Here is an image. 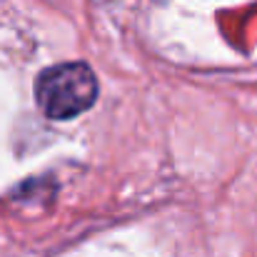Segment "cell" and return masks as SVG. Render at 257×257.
I'll return each instance as SVG.
<instances>
[{"label": "cell", "instance_id": "6da1fadb", "mask_svg": "<svg viewBox=\"0 0 257 257\" xmlns=\"http://www.w3.org/2000/svg\"><path fill=\"white\" fill-rule=\"evenodd\" d=\"M35 100L45 117L70 120L97 100V78L85 63L53 65L38 75Z\"/></svg>", "mask_w": 257, "mask_h": 257}]
</instances>
